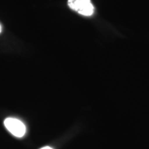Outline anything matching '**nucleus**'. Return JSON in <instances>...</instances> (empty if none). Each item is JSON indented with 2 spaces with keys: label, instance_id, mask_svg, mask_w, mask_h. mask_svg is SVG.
<instances>
[{
  "label": "nucleus",
  "instance_id": "1",
  "mask_svg": "<svg viewBox=\"0 0 149 149\" xmlns=\"http://www.w3.org/2000/svg\"><path fill=\"white\" fill-rule=\"evenodd\" d=\"M68 6L84 16H91L94 13V6L91 0H68Z\"/></svg>",
  "mask_w": 149,
  "mask_h": 149
},
{
  "label": "nucleus",
  "instance_id": "2",
  "mask_svg": "<svg viewBox=\"0 0 149 149\" xmlns=\"http://www.w3.org/2000/svg\"><path fill=\"white\" fill-rule=\"evenodd\" d=\"M4 126L10 133L17 137H22L26 133V126L22 121L13 117L4 120Z\"/></svg>",
  "mask_w": 149,
  "mask_h": 149
},
{
  "label": "nucleus",
  "instance_id": "3",
  "mask_svg": "<svg viewBox=\"0 0 149 149\" xmlns=\"http://www.w3.org/2000/svg\"><path fill=\"white\" fill-rule=\"evenodd\" d=\"M40 149H53V148H51V147H49V146H46V147H44V148H42Z\"/></svg>",
  "mask_w": 149,
  "mask_h": 149
},
{
  "label": "nucleus",
  "instance_id": "4",
  "mask_svg": "<svg viewBox=\"0 0 149 149\" xmlns=\"http://www.w3.org/2000/svg\"><path fill=\"white\" fill-rule=\"evenodd\" d=\"M1 32V25H0V33Z\"/></svg>",
  "mask_w": 149,
  "mask_h": 149
}]
</instances>
